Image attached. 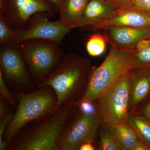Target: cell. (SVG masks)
Here are the masks:
<instances>
[{"instance_id":"obj_5","label":"cell","mask_w":150,"mask_h":150,"mask_svg":"<svg viewBox=\"0 0 150 150\" xmlns=\"http://www.w3.org/2000/svg\"><path fill=\"white\" fill-rule=\"evenodd\" d=\"M16 46L21 52L36 87L64 55L60 44L50 40H29Z\"/></svg>"},{"instance_id":"obj_18","label":"cell","mask_w":150,"mask_h":150,"mask_svg":"<svg viewBox=\"0 0 150 150\" xmlns=\"http://www.w3.org/2000/svg\"><path fill=\"white\" fill-rule=\"evenodd\" d=\"M99 141L98 149L122 150L119 146L111 125L101 123L98 129Z\"/></svg>"},{"instance_id":"obj_17","label":"cell","mask_w":150,"mask_h":150,"mask_svg":"<svg viewBox=\"0 0 150 150\" xmlns=\"http://www.w3.org/2000/svg\"><path fill=\"white\" fill-rule=\"evenodd\" d=\"M126 122L134 129L139 141L150 147V120L139 114H130Z\"/></svg>"},{"instance_id":"obj_9","label":"cell","mask_w":150,"mask_h":150,"mask_svg":"<svg viewBox=\"0 0 150 150\" xmlns=\"http://www.w3.org/2000/svg\"><path fill=\"white\" fill-rule=\"evenodd\" d=\"M49 16L45 13L35 14L25 27L16 30L10 44L18 45L27 40L40 39L50 40L61 45L72 28L63 24L59 20L49 21Z\"/></svg>"},{"instance_id":"obj_7","label":"cell","mask_w":150,"mask_h":150,"mask_svg":"<svg viewBox=\"0 0 150 150\" xmlns=\"http://www.w3.org/2000/svg\"><path fill=\"white\" fill-rule=\"evenodd\" d=\"M101 123L96 112H83L78 107L58 142V150H80L84 144H93Z\"/></svg>"},{"instance_id":"obj_13","label":"cell","mask_w":150,"mask_h":150,"mask_svg":"<svg viewBox=\"0 0 150 150\" xmlns=\"http://www.w3.org/2000/svg\"><path fill=\"white\" fill-rule=\"evenodd\" d=\"M111 26L150 28V13L130 6L117 10L110 18L96 23L92 28L101 30Z\"/></svg>"},{"instance_id":"obj_10","label":"cell","mask_w":150,"mask_h":150,"mask_svg":"<svg viewBox=\"0 0 150 150\" xmlns=\"http://www.w3.org/2000/svg\"><path fill=\"white\" fill-rule=\"evenodd\" d=\"M45 13L54 16L59 13L49 0H0V15L16 30L25 27L33 15Z\"/></svg>"},{"instance_id":"obj_22","label":"cell","mask_w":150,"mask_h":150,"mask_svg":"<svg viewBox=\"0 0 150 150\" xmlns=\"http://www.w3.org/2000/svg\"><path fill=\"white\" fill-rule=\"evenodd\" d=\"M134 53V68L150 69V46L144 50Z\"/></svg>"},{"instance_id":"obj_30","label":"cell","mask_w":150,"mask_h":150,"mask_svg":"<svg viewBox=\"0 0 150 150\" xmlns=\"http://www.w3.org/2000/svg\"><path fill=\"white\" fill-rule=\"evenodd\" d=\"M96 149V148L91 143H87L84 144L81 147L80 150H94Z\"/></svg>"},{"instance_id":"obj_1","label":"cell","mask_w":150,"mask_h":150,"mask_svg":"<svg viewBox=\"0 0 150 150\" xmlns=\"http://www.w3.org/2000/svg\"><path fill=\"white\" fill-rule=\"evenodd\" d=\"M78 109L76 103H68L28 123L13 138L8 150H58V142Z\"/></svg>"},{"instance_id":"obj_23","label":"cell","mask_w":150,"mask_h":150,"mask_svg":"<svg viewBox=\"0 0 150 150\" xmlns=\"http://www.w3.org/2000/svg\"><path fill=\"white\" fill-rule=\"evenodd\" d=\"M15 112L10 110L5 114L0 117V150L8 149L10 144L7 142H4L3 136L8 124L13 118Z\"/></svg>"},{"instance_id":"obj_14","label":"cell","mask_w":150,"mask_h":150,"mask_svg":"<svg viewBox=\"0 0 150 150\" xmlns=\"http://www.w3.org/2000/svg\"><path fill=\"white\" fill-rule=\"evenodd\" d=\"M116 11L104 0H89L82 18L76 28H92L96 23L110 18Z\"/></svg>"},{"instance_id":"obj_27","label":"cell","mask_w":150,"mask_h":150,"mask_svg":"<svg viewBox=\"0 0 150 150\" xmlns=\"http://www.w3.org/2000/svg\"><path fill=\"white\" fill-rule=\"evenodd\" d=\"M11 105L4 98L1 97L0 99V117L9 111V107Z\"/></svg>"},{"instance_id":"obj_28","label":"cell","mask_w":150,"mask_h":150,"mask_svg":"<svg viewBox=\"0 0 150 150\" xmlns=\"http://www.w3.org/2000/svg\"><path fill=\"white\" fill-rule=\"evenodd\" d=\"M138 114L143 115L150 120V99L145 104Z\"/></svg>"},{"instance_id":"obj_24","label":"cell","mask_w":150,"mask_h":150,"mask_svg":"<svg viewBox=\"0 0 150 150\" xmlns=\"http://www.w3.org/2000/svg\"><path fill=\"white\" fill-rule=\"evenodd\" d=\"M131 6L150 13V0H132Z\"/></svg>"},{"instance_id":"obj_8","label":"cell","mask_w":150,"mask_h":150,"mask_svg":"<svg viewBox=\"0 0 150 150\" xmlns=\"http://www.w3.org/2000/svg\"><path fill=\"white\" fill-rule=\"evenodd\" d=\"M0 70L5 81L15 91H33L35 85L17 46L1 44Z\"/></svg>"},{"instance_id":"obj_2","label":"cell","mask_w":150,"mask_h":150,"mask_svg":"<svg viewBox=\"0 0 150 150\" xmlns=\"http://www.w3.org/2000/svg\"><path fill=\"white\" fill-rule=\"evenodd\" d=\"M92 67L86 57L64 54L37 87L49 86L57 98L56 108L68 103H76L85 92Z\"/></svg>"},{"instance_id":"obj_16","label":"cell","mask_w":150,"mask_h":150,"mask_svg":"<svg viewBox=\"0 0 150 150\" xmlns=\"http://www.w3.org/2000/svg\"><path fill=\"white\" fill-rule=\"evenodd\" d=\"M113 133L122 150H132L139 142L133 128L126 122L112 126Z\"/></svg>"},{"instance_id":"obj_26","label":"cell","mask_w":150,"mask_h":150,"mask_svg":"<svg viewBox=\"0 0 150 150\" xmlns=\"http://www.w3.org/2000/svg\"><path fill=\"white\" fill-rule=\"evenodd\" d=\"M150 46V39L142 38L137 42L134 48V52H139V51L144 50Z\"/></svg>"},{"instance_id":"obj_20","label":"cell","mask_w":150,"mask_h":150,"mask_svg":"<svg viewBox=\"0 0 150 150\" xmlns=\"http://www.w3.org/2000/svg\"><path fill=\"white\" fill-rule=\"evenodd\" d=\"M16 30L9 24L3 15H0V43L10 44L15 35Z\"/></svg>"},{"instance_id":"obj_15","label":"cell","mask_w":150,"mask_h":150,"mask_svg":"<svg viewBox=\"0 0 150 150\" xmlns=\"http://www.w3.org/2000/svg\"><path fill=\"white\" fill-rule=\"evenodd\" d=\"M89 0H61L59 20L72 29L76 28L83 16Z\"/></svg>"},{"instance_id":"obj_25","label":"cell","mask_w":150,"mask_h":150,"mask_svg":"<svg viewBox=\"0 0 150 150\" xmlns=\"http://www.w3.org/2000/svg\"><path fill=\"white\" fill-rule=\"evenodd\" d=\"M116 10L131 6L132 0H104Z\"/></svg>"},{"instance_id":"obj_12","label":"cell","mask_w":150,"mask_h":150,"mask_svg":"<svg viewBox=\"0 0 150 150\" xmlns=\"http://www.w3.org/2000/svg\"><path fill=\"white\" fill-rule=\"evenodd\" d=\"M108 43L117 48L134 51L136 44L142 38L150 39V28L126 26H111L101 29Z\"/></svg>"},{"instance_id":"obj_29","label":"cell","mask_w":150,"mask_h":150,"mask_svg":"<svg viewBox=\"0 0 150 150\" xmlns=\"http://www.w3.org/2000/svg\"><path fill=\"white\" fill-rule=\"evenodd\" d=\"M132 150H150V147L139 141Z\"/></svg>"},{"instance_id":"obj_21","label":"cell","mask_w":150,"mask_h":150,"mask_svg":"<svg viewBox=\"0 0 150 150\" xmlns=\"http://www.w3.org/2000/svg\"><path fill=\"white\" fill-rule=\"evenodd\" d=\"M0 94L1 97L4 98L6 101L13 108H17V99L14 94H13L10 91L6 84L5 81L4 79L2 72L0 70Z\"/></svg>"},{"instance_id":"obj_6","label":"cell","mask_w":150,"mask_h":150,"mask_svg":"<svg viewBox=\"0 0 150 150\" xmlns=\"http://www.w3.org/2000/svg\"><path fill=\"white\" fill-rule=\"evenodd\" d=\"M132 70L121 77L103 95L93 101L97 114L102 123L113 126L127 121L130 115L129 98Z\"/></svg>"},{"instance_id":"obj_3","label":"cell","mask_w":150,"mask_h":150,"mask_svg":"<svg viewBox=\"0 0 150 150\" xmlns=\"http://www.w3.org/2000/svg\"><path fill=\"white\" fill-rule=\"evenodd\" d=\"M134 51L110 45V51L99 67H93L87 87L81 99L76 103H91L102 96L126 73L134 69Z\"/></svg>"},{"instance_id":"obj_4","label":"cell","mask_w":150,"mask_h":150,"mask_svg":"<svg viewBox=\"0 0 150 150\" xmlns=\"http://www.w3.org/2000/svg\"><path fill=\"white\" fill-rule=\"evenodd\" d=\"M17 106L13 118L4 132L3 140L10 144L19 131L28 123L44 117L56 108L57 98L49 86L37 88L33 91H15Z\"/></svg>"},{"instance_id":"obj_19","label":"cell","mask_w":150,"mask_h":150,"mask_svg":"<svg viewBox=\"0 0 150 150\" xmlns=\"http://www.w3.org/2000/svg\"><path fill=\"white\" fill-rule=\"evenodd\" d=\"M108 43L104 34L99 33L90 35L86 43V50L90 56L96 57L103 54Z\"/></svg>"},{"instance_id":"obj_11","label":"cell","mask_w":150,"mask_h":150,"mask_svg":"<svg viewBox=\"0 0 150 150\" xmlns=\"http://www.w3.org/2000/svg\"><path fill=\"white\" fill-rule=\"evenodd\" d=\"M150 99V69H135L131 71L129 114H138Z\"/></svg>"},{"instance_id":"obj_31","label":"cell","mask_w":150,"mask_h":150,"mask_svg":"<svg viewBox=\"0 0 150 150\" xmlns=\"http://www.w3.org/2000/svg\"><path fill=\"white\" fill-rule=\"evenodd\" d=\"M49 1L56 6L57 8H58V11H59V4H60L61 0H49Z\"/></svg>"}]
</instances>
